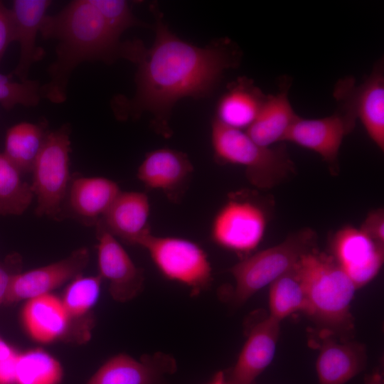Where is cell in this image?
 <instances>
[{"instance_id":"cell-13","label":"cell","mask_w":384,"mask_h":384,"mask_svg":"<svg viewBox=\"0 0 384 384\" xmlns=\"http://www.w3.org/2000/svg\"><path fill=\"white\" fill-rule=\"evenodd\" d=\"M193 172L186 154L169 148L148 152L137 170V178L149 190L162 192L171 201H180Z\"/></svg>"},{"instance_id":"cell-10","label":"cell","mask_w":384,"mask_h":384,"mask_svg":"<svg viewBox=\"0 0 384 384\" xmlns=\"http://www.w3.org/2000/svg\"><path fill=\"white\" fill-rule=\"evenodd\" d=\"M95 225L98 274L109 282L110 294L115 301H130L143 289L144 272L134 264L117 239L105 229L100 220Z\"/></svg>"},{"instance_id":"cell-21","label":"cell","mask_w":384,"mask_h":384,"mask_svg":"<svg viewBox=\"0 0 384 384\" xmlns=\"http://www.w3.org/2000/svg\"><path fill=\"white\" fill-rule=\"evenodd\" d=\"M267 97L250 79L240 78L219 100L214 118L224 125L245 131L257 117Z\"/></svg>"},{"instance_id":"cell-16","label":"cell","mask_w":384,"mask_h":384,"mask_svg":"<svg viewBox=\"0 0 384 384\" xmlns=\"http://www.w3.org/2000/svg\"><path fill=\"white\" fill-rule=\"evenodd\" d=\"M279 324L269 316L252 328L235 366L225 374L230 384H256L274 358Z\"/></svg>"},{"instance_id":"cell-28","label":"cell","mask_w":384,"mask_h":384,"mask_svg":"<svg viewBox=\"0 0 384 384\" xmlns=\"http://www.w3.org/2000/svg\"><path fill=\"white\" fill-rule=\"evenodd\" d=\"M102 279L82 274L70 281L62 297V304L70 317L78 321L84 318L99 299Z\"/></svg>"},{"instance_id":"cell-14","label":"cell","mask_w":384,"mask_h":384,"mask_svg":"<svg viewBox=\"0 0 384 384\" xmlns=\"http://www.w3.org/2000/svg\"><path fill=\"white\" fill-rule=\"evenodd\" d=\"M356 120L338 108L333 114L319 119L298 116L284 141L310 149L334 166L343 139L353 129Z\"/></svg>"},{"instance_id":"cell-11","label":"cell","mask_w":384,"mask_h":384,"mask_svg":"<svg viewBox=\"0 0 384 384\" xmlns=\"http://www.w3.org/2000/svg\"><path fill=\"white\" fill-rule=\"evenodd\" d=\"M89 258L88 249L80 247L57 262L24 272H16L11 277L4 304H11L50 293L81 274Z\"/></svg>"},{"instance_id":"cell-36","label":"cell","mask_w":384,"mask_h":384,"mask_svg":"<svg viewBox=\"0 0 384 384\" xmlns=\"http://www.w3.org/2000/svg\"><path fill=\"white\" fill-rule=\"evenodd\" d=\"M209 384H230L226 379L225 373L223 371L217 373Z\"/></svg>"},{"instance_id":"cell-17","label":"cell","mask_w":384,"mask_h":384,"mask_svg":"<svg viewBox=\"0 0 384 384\" xmlns=\"http://www.w3.org/2000/svg\"><path fill=\"white\" fill-rule=\"evenodd\" d=\"M150 209V202L145 193L121 191L100 220L117 239L139 245L151 233L149 222Z\"/></svg>"},{"instance_id":"cell-29","label":"cell","mask_w":384,"mask_h":384,"mask_svg":"<svg viewBox=\"0 0 384 384\" xmlns=\"http://www.w3.org/2000/svg\"><path fill=\"white\" fill-rule=\"evenodd\" d=\"M41 85L37 80L14 81L12 75L0 73V105L6 110L16 105L34 107L42 99Z\"/></svg>"},{"instance_id":"cell-31","label":"cell","mask_w":384,"mask_h":384,"mask_svg":"<svg viewBox=\"0 0 384 384\" xmlns=\"http://www.w3.org/2000/svg\"><path fill=\"white\" fill-rule=\"evenodd\" d=\"M18 353L0 336V384H16L15 370Z\"/></svg>"},{"instance_id":"cell-27","label":"cell","mask_w":384,"mask_h":384,"mask_svg":"<svg viewBox=\"0 0 384 384\" xmlns=\"http://www.w3.org/2000/svg\"><path fill=\"white\" fill-rule=\"evenodd\" d=\"M34 196L31 185L22 179L20 171L0 153V215L23 214Z\"/></svg>"},{"instance_id":"cell-34","label":"cell","mask_w":384,"mask_h":384,"mask_svg":"<svg viewBox=\"0 0 384 384\" xmlns=\"http://www.w3.org/2000/svg\"><path fill=\"white\" fill-rule=\"evenodd\" d=\"M11 259L9 260L8 264L0 263V305L4 302L8 287L12 276L16 271H13L10 265Z\"/></svg>"},{"instance_id":"cell-15","label":"cell","mask_w":384,"mask_h":384,"mask_svg":"<svg viewBox=\"0 0 384 384\" xmlns=\"http://www.w3.org/2000/svg\"><path fill=\"white\" fill-rule=\"evenodd\" d=\"M176 370L174 357L157 352L137 360L119 353L108 359L86 384H164Z\"/></svg>"},{"instance_id":"cell-9","label":"cell","mask_w":384,"mask_h":384,"mask_svg":"<svg viewBox=\"0 0 384 384\" xmlns=\"http://www.w3.org/2000/svg\"><path fill=\"white\" fill-rule=\"evenodd\" d=\"M334 95L359 119L370 139L384 150V75L383 65H377L358 86L352 78L340 80Z\"/></svg>"},{"instance_id":"cell-26","label":"cell","mask_w":384,"mask_h":384,"mask_svg":"<svg viewBox=\"0 0 384 384\" xmlns=\"http://www.w3.org/2000/svg\"><path fill=\"white\" fill-rule=\"evenodd\" d=\"M63 370L60 363L41 348L19 353L16 364V384H60Z\"/></svg>"},{"instance_id":"cell-3","label":"cell","mask_w":384,"mask_h":384,"mask_svg":"<svg viewBox=\"0 0 384 384\" xmlns=\"http://www.w3.org/2000/svg\"><path fill=\"white\" fill-rule=\"evenodd\" d=\"M294 270L306 294L309 315L333 329L349 325L357 288L334 257L311 249L301 256Z\"/></svg>"},{"instance_id":"cell-18","label":"cell","mask_w":384,"mask_h":384,"mask_svg":"<svg viewBox=\"0 0 384 384\" xmlns=\"http://www.w3.org/2000/svg\"><path fill=\"white\" fill-rule=\"evenodd\" d=\"M50 0H15L11 9L15 28V42L19 45V58L11 73L20 81L28 80L31 66L41 60L45 54L37 46V36L46 11L51 5Z\"/></svg>"},{"instance_id":"cell-30","label":"cell","mask_w":384,"mask_h":384,"mask_svg":"<svg viewBox=\"0 0 384 384\" xmlns=\"http://www.w3.org/2000/svg\"><path fill=\"white\" fill-rule=\"evenodd\" d=\"M101 14L107 26L118 38L123 32L133 26L144 23L132 14L129 4L123 0H90Z\"/></svg>"},{"instance_id":"cell-35","label":"cell","mask_w":384,"mask_h":384,"mask_svg":"<svg viewBox=\"0 0 384 384\" xmlns=\"http://www.w3.org/2000/svg\"><path fill=\"white\" fill-rule=\"evenodd\" d=\"M366 384H384L383 374L380 370L374 371L366 377Z\"/></svg>"},{"instance_id":"cell-4","label":"cell","mask_w":384,"mask_h":384,"mask_svg":"<svg viewBox=\"0 0 384 384\" xmlns=\"http://www.w3.org/2000/svg\"><path fill=\"white\" fill-rule=\"evenodd\" d=\"M210 139L215 161L243 167L247 180L257 188H270L294 173V164L284 147L261 146L245 131L215 118Z\"/></svg>"},{"instance_id":"cell-5","label":"cell","mask_w":384,"mask_h":384,"mask_svg":"<svg viewBox=\"0 0 384 384\" xmlns=\"http://www.w3.org/2000/svg\"><path fill=\"white\" fill-rule=\"evenodd\" d=\"M315 238L312 230L303 228L290 234L281 243L257 252L233 266L230 272L235 282L234 302H245L292 270L303 254L313 249Z\"/></svg>"},{"instance_id":"cell-12","label":"cell","mask_w":384,"mask_h":384,"mask_svg":"<svg viewBox=\"0 0 384 384\" xmlns=\"http://www.w3.org/2000/svg\"><path fill=\"white\" fill-rule=\"evenodd\" d=\"M331 247V255L357 289L370 282L382 267L383 245L360 228L348 225L338 230Z\"/></svg>"},{"instance_id":"cell-1","label":"cell","mask_w":384,"mask_h":384,"mask_svg":"<svg viewBox=\"0 0 384 384\" xmlns=\"http://www.w3.org/2000/svg\"><path fill=\"white\" fill-rule=\"evenodd\" d=\"M154 14L156 36L151 48L139 40L121 43L119 56L137 65V89L132 99L117 96L112 107L122 120L151 112L154 128L169 137L175 103L185 97L210 94L224 70L236 65L238 55L226 41L203 48L186 42L169 31L156 9Z\"/></svg>"},{"instance_id":"cell-6","label":"cell","mask_w":384,"mask_h":384,"mask_svg":"<svg viewBox=\"0 0 384 384\" xmlns=\"http://www.w3.org/2000/svg\"><path fill=\"white\" fill-rule=\"evenodd\" d=\"M70 129L64 124L48 132L32 169L31 188L36 197L38 216L58 217L70 183Z\"/></svg>"},{"instance_id":"cell-23","label":"cell","mask_w":384,"mask_h":384,"mask_svg":"<svg viewBox=\"0 0 384 384\" xmlns=\"http://www.w3.org/2000/svg\"><path fill=\"white\" fill-rule=\"evenodd\" d=\"M289 87L285 84L277 93L268 95L257 117L245 131L258 144L269 147L284 141L298 117L288 97Z\"/></svg>"},{"instance_id":"cell-20","label":"cell","mask_w":384,"mask_h":384,"mask_svg":"<svg viewBox=\"0 0 384 384\" xmlns=\"http://www.w3.org/2000/svg\"><path fill=\"white\" fill-rule=\"evenodd\" d=\"M120 192L118 184L105 177L75 178L67 193L68 206L78 218L95 224Z\"/></svg>"},{"instance_id":"cell-19","label":"cell","mask_w":384,"mask_h":384,"mask_svg":"<svg viewBox=\"0 0 384 384\" xmlns=\"http://www.w3.org/2000/svg\"><path fill=\"white\" fill-rule=\"evenodd\" d=\"M21 319L30 337L42 343L67 337L73 324H77L65 311L61 299L51 293L27 300Z\"/></svg>"},{"instance_id":"cell-25","label":"cell","mask_w":384,"mask_h":384,"mask_svg":"<svg viewBox=\"0 0 384 384\" xmlns=\"http://www.w3.org/2000/svg\"><path fill=\"white\" fill-rule=\"evenodd\" d=\"M269 307L270 316L279 321L297 311L309 315L306 294L294 267L270 284Z\"/></svg>"},{"instance_id":"cell-8","label":"cell","mask_w":384,"mask_h":384,"mask_svg":"<svg viewBox=\"0 0 384 384\" xmlns=\"http://www.w3.org/2000/svg\"><path fill=\"white\" fill-rule=\"evenodd\" d=\"M266 227V215L260 206L249 200L231 198L215 213L210 235L222 248L248 253L260 245Z\"/></svg>"},{"instance_id":"cell-22","label":"cell","mask_w":384,"mask_h":384,"mask_svg":"<svg viewBox=\"0 0 384 384\" xmlns=\"http://www.w3.org/2000/svg\"><path fill=\"white\" fill-rule=\"evenodd\" d=\"M366 362L364 347L356 343H325L316 363L318 384H346Z\"/></svg>"},{"instance_id":"cell-7","label":"cell","mask_w":384,"mask_h":384,"mask_svg":"<svg viewBox=\"0 0 384 384\" xmlns=\"http://www.w3.org/2000/svg\"><path fill=\"white\" fill-rule=\"evenodd\" d=\"M139 246L146 250L163 277L186 286L192 294H198L210 286L211 265L205 250L196 242L151 233Z\"/></svg>"},{"instance_id":"cell-2","label":"cell","mask_w":384,"mask_h":384,"mask_svg":"<svg viewBox=\"0 0 384 384\" xmlns=\"http://www.w3.org/2000/svg\"><path fill=\"white\" fill-rule=\"evenodd\" d=\"M42 38L57 41L56 59L48 68L50 80L41 87L42 99L62 103L73 71L80 63L119 56L121 43L108 28L90 0H75L58 13L44 17L40 29Z\"/></svg>"},{"instance_id":"cell-24","label":"cell","mask_w":384,"mask_h":384,"mask_svg":"<svg viewBox=\"0 0 384 384\" xmlns=\"http://www.w3.org/2000/svg\"><path fill=\"white\" fill-rule=\"evenodd\" d=\"M47 133L43 123H17L7 129L3 154L21 174L31 172Z\"/></svg>"},{"instance_id":"cell-33","label":"cell","mask_w":384,"mask_h":384,"mask_svg":"<svg viewBox=\"0 0 384 384\" xmlns=\"http://www.w3.org/2000/svg\"><path fill=\"white\" fill-rule=\"evenodd\" d=\"M360 229L375 242L384 245V212L378 208L370 212Z\"/></svg>"},{"instance_id":"cell-32","label":"cell","mask_w":384,"mask_h":384,"mask_svg":"<svg viewBox=\"0 0 384 384\" xmlns=\"http://www.w3.org/2000/svg\"><path fill=\"white\" fill-rule=\"evenodd\" d=\"M15 42V28L13 14L0 1V63L9 46Z\"/></svg>"}]
</instances>
